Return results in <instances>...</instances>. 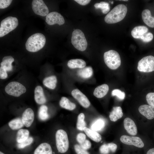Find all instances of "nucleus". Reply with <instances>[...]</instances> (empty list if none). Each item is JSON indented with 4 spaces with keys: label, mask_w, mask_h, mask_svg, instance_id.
Here are the masks:
<instances>
[{
    "label": "nucleus",
    "mask_w": 154,
    "mask_h": 154,
    "mask_svg": "<svg viewBox=\"0 0 154 154\" xmlns=\"http://www.w3.org/2000/svg\"><path fill=\"white\" fill-rule=\"evenodd\" d=\"M46 41L45 37L43 34L40 33H35L27 39L25 44L26 48L29 52H37L43 48Z\"/></svg>",
    "instance_id": "f257e3e1"
},
{
    "label": "nucleus",
    "mask_w": 154,
    "mask_h": 154,
    "mask_svg": "<svg viewBox=\"0 0 154 154\" xmlns=\"http://www.w3.org/2000/svg\"><path fill=\"white\" fill-rule=\"evenodd\" d=\"M127 12L126 6L122 4L115 6L105 16V22L108 24H113L118 22L125 17Z\"/></svg>",
    "instance_id": "f03ea898"
},
{
    "label": "nucleus",
    "mask_w": 154,
    "mask_h": 154,
    "mask_svg": "<svg viewBox=\"0 0 154 154\" xmlns=\"http://www.w3.org/2000/svg\"><path fill=\"white\" fill-rule=\"evenodd\" d=\"M71 43L78 50L83 51L86 49L87 42L83 33L79 29H76L72 33Z\"/></svg>",
    "instance_id": "7ed1b4c3"
},
{
    "label": "nucleus",
    "mask_w": 154,
    "mask_h": 154,
    "mask_svg": "<svg viewBox=\"0 0 154 154\" xmlns=\"http://www.w3.org/2000/svg\"><path fill=\"white\" fill-rule=\"evenodd\" d=\"M104 58L106 65L111 69H116L121 65L120 56L116 51L110 50L105 52L104 54Z\"/></svg>",
    "instance_id": "20e7f679"
},
{
    "label": "nucleus",
    "mask_w": 154,
    "mask_h": 154,
    "mask_svg": "<svg viewBox=\"0 0 154 154\" xmlns=\"http://www.w3.org/2000/svg\"><path fill=\"white\" fill-rule=\"evenodd\" d=\"M18 25V21L15 17L9 16L1 22L0 37H2L15 29Z\"/></svg>",
    "instance_id": "39448f33"
},
{
    "label": "nucleus",
    "mask_w": 154,
    "mask_h": 154,
    "mask_svg": "<svg viewBox=\"0 0 154 154\" xmlns=\"http://www.w3.org/2000/svg\"><path fill=\"white\" fill-rule=\"evenodd\" d=\"M56 147L58 151L61 153L66 152L69 147V142L66 132L63 129L57 131L55 135Z\"/></svg>",
    "instance_id": "423d86ee"
},
{
    "label": "nucleus",
    "mask_w": 154,
    "mask_h": 154,
    "mask_svg": "<svg viewBox=\"0 0 154 154\" xmlns=\"http://www.w3.org/2000/svg\"><path fill=\"white\" fill-rule=\"evenodd\" d=\"M5 92L8 94L18 97L25 93L26 89L25 86L17 82H12L6 86Z\"/></svg>",
    "instance_id": "0eeeda50"
},
{
    "label": "nucleus",
    "mask_w": 154,
    "mask_h": 154,
    "mask_svg": "<svg viewBox=\"0 0 154 154\" xmlns=\"http://www.w3.org/2000/svg\"><path fill=\"white\" fill-rule=\"evenodd\" d=\"M138 70L141 72H149L154 71V56L150 55L144 57L138 62Z\"/></svg>",
    "instance_id": "6e6552de"
},
{
    "label": "nucleus",
    "mask_w": 154,
    "mask_h": 154,
    "mask_svg": "<svg viewBox=\"0 0 154 154\" xmlns=\"http://www.w3.org/2000/svg\"><path fill=\"white\" fill-rule=\"evenodd\" d=\"M32 7L34 13L37 15L44 17L48 14V8L43 0H33Z\"/></svg>",
    "instance_id": "1a4fd4ad"
},
{
    "label": "nucleus",
    "mask_w": 154,
    "mask_h": 154,
    "mask_svg": "<svg viewBox=\"0 0 154 154\" xmlns=\"http://www.w3.org/2000/svg\"><path fill=\"white\" fill-rule=\"evenodd\" d=\"M120 140L122 143L125 144L133 145L139 148H143L144 145L141 139L138 137L123 135L121 137Z\"/></svg>",
    "instance_id": "9d476101"
},
{
    "label": "nucleus",
    "mask_w": 154,
    "mask_h": 154,
    "mask_svg": "<svg viewBox=\"0 0 154 154\" xmlns=\"http://www.w3.org/2000/svg\"><path fill=\"white\" fill-rule=\"evenodd\" d=\"M45 21L49 25L57 24L61 25L65 23L63 17L60 13L56 12H52L48 13L46 16Z\"/></svg>",
    "instance_id": "9b49d317"
},
{
    "label": "nucleus",
    "mask_w": 154,
    "mask_h": 154,
    "mask_svg": "<svg viewBox=\"0 0 154 154\" xmlns=\"http://www.w3.org/2000/svg\"><path fill=\"white\" fill-rule=\"evenodd\" d=\"M72 96L84 108H88L90 105V102L86 96L78 89L73 90L71 92Z\"/></svg>",
    "instance_id": "f8f14e48"
},
{
    "label": "nucleus",
    "mask_w": 154,
    "mask_h": 154,
    "mask_svg": "<svg viewBox=\"0 0 154 154\" xmlns=\"http://www.w3.org/2000/svg\"><path fill=\"white\" fill-rule=\"evenodd\" d=\"M34 118V114L31 108H28L24 111L22 115L21 119L24 125L29 127L31 125Z\"/></svg>",
    "instance_id": "ddd939ff"
},
{
    "label": "nucleus",
    "mask_w": 154,
    "mask_h": 154,
    "mask_svg": "<svg viewBox=\"0 0 154 154\" xmlns=\"http://www.w3.org/2000/svg\"><path fill=\"white\" fill-rule=\"evenodd\" d=\"M123 124L125 129L129 134L133 136L137 134V127L132 119L129 117L125 118L123 121Z\"/></svg>",
    "instance_id": "4468645a"
},
{
    "label": "nucleus",
    "mask_w": 154,
    "mask_h": 154,
    "mask_svg": "<svg viewBox=\"0 0 154 154\" xmlns=\"http://www.w3.org/2000/svg\"><path fill=\"white\" fill-rule=\"evenodd\" d=\"M139 112L149 119L154 118V107L147 105H143L139 108Z\"/></svg>",
    "instance_id": "2eb2a0df"
},
{
    "label": "nucleus",
    "mask_w": 154,
    "mask_h": 154,
    "mask_svg": "<svg viewBox=\"0 0 154 154\" xmlns=\"http://www.w3.org/2000/svg\"><path fill=\"white\" fill-rule=\"evenodd\" d=\"M34 92L35 99L37 103L42 104L46 103V99L41 86H37L35 89Z\"/></svg>",
    "instance_id": "dca6fc26"
},
{
    "label": "nucleus",
    "mask_w": 154,
    "mask_h": 154,
    "mask_svg": "<svg viewBox=\"0 0 154 154\" xmlns=\"http://www.w3.org/2000/svg\"><path fill=\"white\" fill-rule=\"evenodd\" d=\"M148 31V29L145 26H137L132 29L131 31V34L134 38L141 39L142 37L147 33Z\"/></svg>",
    "instance_id": "f3484780"
},
{
    "label": "nucleus",
    "mask_w": 154,
    "mask_h": 154,
    "mask_svg": "<svg viewBox=\"0 0 154 154\" xmlns=\"http://www.w3.org/2000/svg\"><path fill=\"white\" fill-rule=\"evenodd\" d=\"M142 17L144 22L147 25L151 28L154 27V17H152L150 11L145 9L142 13Z\"/></svg>",
    "instance_id": "a211bd4d"
},
{
    "label": "nucleus",
    "mask_w": 154,
    "mask_h": 154,
    "mask_svg": "<svg viewBox=\"0 0 154 154\" xmlns=\"http://www.w3.org/2000/svg\"><path fill=\"white\" fill-rule=\"evenodd\" d=\"M34 154H52L51 147L46 143L40 144L35 149Z\"/></svg>",
    "instance_id": "6ab92c4d"
},
{
    "label": "nucleus",
    "mask_w": 154,
    "mask_h": 154,
    "mask_svg": "<svg viewBox=\"0 0 154 154\" xmlns=\"http://www.w3.org/2000/svg\"><path fill=\"white\" fill-rule=\"evenodd\" d=\"M109 90L108 86L104 84L97 86L95 89L93 94L98 98H101L104 96L107 93Z\"/></svg>",
    "instance_id": "aec40b11"
},
{
    "label": "nucleus",
    "mask_w": 154,
    "mask_h": 154,
    "mask_svg": "<svg viewBox=\"0 0 154 154\" xmlns=\"http://www.w3.org/2000/svg\"><path fill=\"white\" fill-rule=\"evenodd\" d=\"M123 115L122 110L120 107H114L110 113L109 117L111 121L115 122L121 118Z\"/></svg>",
    "instance_id": "412c9836"
},
{
    "label": "nucleus",
    "mask_w": 154,
    "mask_h": 154,
    "mask_svg": "<svg viewBox=\"0 0 154 154\" xmlns=\"http://www.w3.org/2000/svg\"><path fill=\"white\" fill-rule=\"evenodd\" d=\"M86 62L83 60L80 59H71L69 60L67 63L68 66L70 68H82L86 66Z\"/></svg>",
    "instance_id": "4be33fe9"
},
{
    "label": "nucleus",
    "mask_w": 154,
    "mask_h": 154,
    "mask_svg": "<svg viewBox=\"0 0 154 154\" xmlns=\"http://www.w3.org/2000/svg\"><path fill=\"white\" fill-rule=\"evenodd\" d=\"M83 130L87 136L94 141L99 142L101 140V135L96 131L86 127L84 128Z\"/></svg>",
    "instance_id": "5701e85b"
},
{
    "label": "nucleus",
    "mask_w": 154,
    "mask_h": 154,
    "mask_svg": "<svg viewBox=\"0 0 154 154\" xmlns=\"http://www.w3.org/2000/svg\"><path fill=\"white\" fill-rule=\"evenodd\" d=\"M14 60V58L11 56H5L0 63L1 66L3 67L6 71H11L13 70L12 63Z\"/></svg>",
    "instance_id": "b1692460"
},
{
    "label": "nucleus",
    "mask_w": 154,
    "mask_h": 154,
    "mask_svg": "<svg viewBox=\"0 0 154 154\" xmlns=\"http://www.w3.org/2000/svg\"><path fill=\"white\" fill-rule=\"evenodd\" d=\"M59 104L61 107L70 110H73L76 107L75 104L71 102L65 97L61 98Z\"/></svg>",
    "instance_id": "393cba45"
},
{
    "label": "nucleus",
    "mask_w": 154,
    "mask_h": 154,
    "mask_svg": "<svg viewBox=\"0 0 154 154\" xmlns=\"http://www.w3.org/2000/svg\"><path fill=\"white\" fill-rule=\"evenodd\" d=\"M57 81L56 76H52L45 78L43 81V83L47 87L54 89L56 87Z\"/></svg>",
    "instance_id": "a878e982"
},
{
    "label": "nucleus",
    "mask_w": 154,
    "mask_h": 154,
    "mask_svg": "<svg viewBox=\"0 0 154 154\" xmlns=\"http://www.w3.org/2000/svg\"><path fill=\"white\" fill-rule=\"evenodd\" d=\"M93 70L90 66L86 67L80 69L77 72V74L79 76L84 78H90L92 75Z\"/></svg>",
    "instance_id": "bb28decb"
},
{
    "label": "nucleus",
    "mask_w": 154,
    "mask_h": 154,
    "mask_svg": "<svg viewBox=\"0 0 154 154\" xmlns=\"http://www.w3.org/2000/svg\"><path fill=\"white\" fill-rule=\"evenodd\" d=\"M29 131L27 129H21L17 132L16 140L18 143H21L27 140L29 137Z\"/></svg>",
    "instance_id": "cd10ccee"
},
{
    "label": "nucleus",
    "mask_w": 154,
    "mask_h": 154,
    "mask_svg": "<svg viewBox=\"0 0 154 154\" xmlns=\"http://www.w3.org/2000/svg\"><path fill=\"white\" fill-rule=\"evenodd\" d=\"M10 128L13 130H17L23 127L24 125L21 119L17 118L11 121L8 123Z\"/></svg>",
    "instance_id": "c85d7f7f"
},
{
    "label": "nucleus",
    "mask_w": 154,
    "mask_h": 154,
    "mask_svg": "<svg viewBox=\"0 0 154 154\" xmlns=\"http://www.w3.org/2000/svg\"><path fill=\"white\" fill-rule=\"evenodd\" d=\"M48 108L45 105H42L40 107L38 111V115L39 119L42 121L48 119L49 116L47 113Z\"/></svg>",
    "instance_id": "c756f323"
},
{
    "label": "nucleus",
    "mask_w": 154,
    "mask_h": 154,
    "mask_svg": "<svg viewBox=\"0 0 154 154\" xmlns=\"http://www.w3.org/2000/svg\"><path fill=\"white\" fill-rule=\"evenodd\" d=\"M105 125L104 121L102 119H98L92 123L91 128L92 130L96 131H99L104 127Z\"/></svg>",
    "instance_id": "7c9ffc66"
},
{
    "label": "nucleus",
    "mask_w": 154,
    "mask_h": 154,
    "mask_svg": "<svg viewBox=\"0 0 154 154\" xmlns=\"http://www.w3.org/2000/svg\"><path fill=\"white\" fill-rule=\"evenodd\" d=\"M94 7L96 9H100L102 13L104 14L107 13L110 9L109 4L108 3L103 1L95 3L94 5Z\"/></svg>",
    "instance_id": "2f4dec72"
},
{
    "label": "nucleus",
    "mask_w": 154,
    "mask_h": 154,
    "mask_svg": "<svg viewBox=\"0 0 154 154\" xmlns=\"http://www.w3.org/2000/svg\"><path fill=\"white\" fill-rule=\"evenodd\" d=\"M85 116L83 113H80L78 116L76 127L77 129L81 131L83 130L86 127V123L84 120Z\"/></svg>",
    "instance_id": "473e14b6"
},
{
    "label": "nucleus",
    "mask_w": 154,
    "mask_h": 154,
    "mask_svg": "<svg viewBox=\"0 0 154 154\" xmlns=\"http://www.w3.org/2000/svg\"><path fill=\"white\" fill-rule=\"evenodd\" d=\"M112 96H116L119 100H123L125 97V93L123 92H122L118 89H115L112 90Z\"/></svg>",
    "instance_id": "72a5a7b5"
},
{
    "label": "nucleus",
    "mask_w": 154,
    "mask_h": 154,
    "mask_svg": "<svg viewBox=\"0 0 154 154\" xmlns=\"http://www.w3.org/2000/svg\"><path fill=\"white\" fill-rule=\"evenodd\" d=\"M33 140V139L32 137H29L24 141L21 143H18L17 144V147L19 149H23L25 147L31 144Z\"/></svg>",
    "instance_id": "f704fd0d"
},
{
    "label": "nucleus",
    "mask_w": 154,
    "mask_h": 154,
    "mask_svg": "<svg viewBox=\"0 0 154 154\" xmlns=\"http://www.w3.org/2000/svg\"><path fill=\"white\" fill-rule=\"evenodd\" d=\"M146 99L150 106L154 107V92H150L147 94Z\"/></svg>",
    "instance_id": "c9c22d12"
},
{
    "label": "nucleus",
    "mask_w": 154,
    "mask_h": 154,
    "mask_svg": "<svg viewBox=\"0 0 154 154\" xmlns=\"http://www.w3.org/2000/svg\"><path fill=\"white\" fill-rule=\"evenodd\" d=\"M74 149L77 154H90L89 153L78 144H76L74 146Z\"/></svg>",
    "instance_id": "e433bc0d"
},
{
    "label": "nucleus",
    "mask_w": 154,
    "mask_h": 154,
    "mask_svg": "<svg viewBox=\"0 0 154 154\" xmlns=\"http://www.w3.org/2000/svg\"><path fill=\"white\" fill-rule=\"evenodd\" d=\"M99 151L101 154H108L110 151L108 144H105L100 147Z\"/></svg>",
    "instance_id": "4c0bfd02"
},
{
    "label": "nucleus",
    "mask_w": 154,
    "mask_h": 154,
    "mask_svg": "<svg viewBox=\"0 0 154 154\" xmlns=\"http://www.w3.org/2000/svg\"><path fill=\"white\" fill-rule=\"evenodd\" d=\"M153 38V35L150 32L145 33L141 38V39L144 42H149Z\"/></svg>",
    "instance_id": "58836bf2"
},
{
    "label": "nucleus",
    "mask_w": 154,
    "mask_h": 154,
    "mask_svg": "<svg viewBox=\"0 0 154 154\" xmlns=\"http://www.w3.org/2000/svg\"><path fill=\"white\" fill-rule=\"evenodd\" d=\"M12 0H0V8L4 9L7 7L11 4Z\"/></svg>",
    "instance_id": "ea45409f"
},
{
    "label": "nucleus",
    "mask_w": 154,
    "mask_h": 154,
    "mask_svg": "<svg viewBox=\"0 0 154 154\" xmlns=\"http://www.w3.org/2000/svg\"><path fill=\"white\" fill-rule=\"evenodd\" d=\"M86 135L83 133H80L76 136V140L78 143L80 144L83 143L86 140Z\"/></svg>",
    "instance_id": "a19ab883"
},
{
    "label": "nucleus",
    "mask_w": 154,
    "mask_h": 154,
    "mask_svg": "<svg viewBox=\"0 0 154 154\" xmlns=\"http://www.w3.org/2000/svg\"><path fill=\"white\" fill-rule=\"evenodd\" d=\"M80 145L83 149L86 150L91 147V144L89 140L86 139L83 143L80 144Z\"/></svg>",
    "instance_id": "79ce46f5"
},
{
    "label": "nucleus",
    "mask_w": 154,
    "mask_h": 154,
    "mask_svg": "<svg viewBox=\"0 0 154 154\" xmlns=\"http://www.w3.org/2000/svg\"><path fill=\"white\" fill-rule=\"evenodd\" d=\"M7 74L6 70L3 67H0V78L2 79H5L7 78Z\"/></svg>",
    "instance_id": "37998d69"
},
{
    "label": "nucleus",
    "mask_w": 154,
    "mask_h": 154,
    "mask_svg": "<svg viewBox=\"0 0 154 154\" xmlns=\"http://www.w3.org/2000/svg\"><path fill=\"white\" fill-rule=\"evenodd\" d=\"M107 144L111 152L114 153L116 151L117 147L116 144L113 143H110Z\"/></svg>",
    "instance_id": "c03bdc74"
},
{
    "label": "nucleus",
    "mask_w": 154,
    "mask_h": 154,
    "mask_svg": "<svg viewBox=\"0 0 154 154\" xmlns=\"http://www.w3.org/2000/svg\"><path fill=\"white\" fill-rule=\"evenodd\" d=\"M75 1L82 5H85L89 3L91 0H75Z\"/></svg>",
    "instance_id": "a18cd8bd"
},
{
    "label": "nucleus",
    "mask_w": 154,
    "mask_h": 154,
    "mask_svg": "<svg viewBox=\"0 0 154 154\" xmlns=\"http://www.w3.org/2000/svg\"><path fill=\"white\" fill-rule=\"evenodd\" d=\"M146 154H154V148L149 150L147 151Z\"/></svg>",
    "instance_id": "49530a36"
},
{
    "label": "nucleus",
    "mask_w": 154,
    "mask_h": 154,
    "mask_svg": "<svg viewBox=\"0 0 154 154\" xmlns=\"http://www.w3.org/2000/svg\"><path fill=\"white\" fill-rule=\"evenodd\" d=\"M0 154H5L3 153H2V152L0 151Z\"/></svg>",
    "instance_id": "de8ad7c7"
},
{
    "label": "nucleus",
    "mask_w": 154,
    "mask_h": 154,
    "mask_svg": "<svg viewBox=\"0 0 154 154\" xmlns=\"http://www.w3.org/2000/svg\"><path fill=\"white\" fill-rule=\"evenodd\" d=\"M113 3H114L113 1H112L111 2V3L112 4Z\"/></svg>",
    "instance_id": "09e8293b"
}]
</instances>
